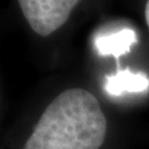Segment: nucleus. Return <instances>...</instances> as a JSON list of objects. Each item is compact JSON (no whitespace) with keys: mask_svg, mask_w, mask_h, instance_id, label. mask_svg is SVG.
I'll list each match as a JSON object with an SVG mask.
<instances>
[{"mask_svg":"<svg viewBox=\"0 0 149 149\" xmlns=\"http://www.w3.org/2000/svg\"><path fill=\"white\" fill-rule=\"evenodd\" d=\"M106 130L97 98L83 88H70L49 104L23 149H100Z\"/></svg>","mask_w":149,"mask_h":149,"instance_id":"nucleus-1","label":"nucleus"},{"mask_svg":"<svg viewBox=\"0 0 149 149\" xmlns=\"http://www.w3.org/2000/svg\"><path fill=\"white\" fill-rule=\"evenodd\" d=\"M32 30L47 37L62 27L80 0H18Z\"/></svg>","mask_w":149,"mask_h":149,"instance_id":"nucleus-2","label":"nucleus"},{"mask_svg":"<svg viewBox=\"0 0 149 149\" xmlns=\"http://www.w3.org/2000/svg\"><path fill=\"white\" fill-rule=\"evenodd\" d=\"M149 88V77L143 72L133 73L129 69L118 70L115 75H107L104 90L112 96L124 93H141Z\"/></svg>","mask_w":149,"mask_h":149,"instance_id":"nucleus-3","label":"nucleus"},{"mask_svg":"<svg viewBox=\"0 0 149 149\" xmlns=\"http://www.w3.org/2000/svg\"><path fill=\"white\" fill-rule=\"evenodd\" d=\"M137 42L136 32L132 29H122L108 34H102L95 38L94 47L102 56L112 55L117 60L123 54L130 51L132 45Z\"/></svg>","mask_w":149,"mask_h":149,"instance_id":"nucleus-4","label":"nucleus"},{"mask_svg":"<svg viewBox=\"0 0 149 149\" xmlns=\"http://www.w3.org/2000/svg\"><path fill=\"white\" fill-rule=\"evenodd\" d=\"M145 18H146V22H147V26L149 28V0L146 3V8H145Z\"/></svg>","mask_w":149,"mask_h":149,"instance_id":"nucleus-5","label":"nucleus"}]
</instances>
